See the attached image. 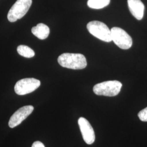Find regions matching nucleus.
<instances>
[{"label": "nucleus", "mask_w": 147, "mask_h": 147, "mask_svg": "<svg viewBox=\"0 0 147 147\" xmlns=\"http://www.w3.org/2000/svg\"><path fill=\"white\" fill-rule=\"evenodd\" d=\"M58 62L64 68L71 69H82L87 65L85 56L80 53H64L58 57Z\"/></svg>", "instance_id": "f257e3e1"}, {"label": "nucleus", "mask_w": 147, "mask_h": 147, "mask_svg": "<svg viewBox=\"0 0 147 147\" xmlns=\"http://www.w3.org/2000/svg\"><path fill=\"white\" fill-rule=\"evenodd\" d=\"M121 87V83L118 81H107L95 84L93 92L98 95L114 96L119 93Z\"/></svg>", "instance_id": "f03ea898"}, {"label": "nucleus", "mask_w": 147, "mask_h": 147, "mask_svg": "<svg viewBox=\"0 0 147 147\" xmlns=\"http://www.w3.org/2000/svg\"><path fill=\"white\" fill-rule=\"evenodd\" d=\"M89 33L105 42H112L111 30L104 23L99 21L89 22L87 25Z\"/></svg>", "instance_id": "7ed1b4c3"}, {"label": "nucleus", "mask_w": 147, "mask_h": 147, "mask_svg": "<svg viewBox=\"0 0 147 147\" xmlns=\"http://www.w3.org/2000/svg\"><path fill=\"white\" fill-rule=\"evenodd\" d=\"M32 2V0H17L8 13V20L14 22L20 19L29 10Z\"/></svg>", "instance_id": "20e7f679"}, {"label": "nucleus", "mask_w": 147, "mask_h": 147, "mask_svg": "<svg viewBox=\"0 0 147 147\" xmlns=\"http://www.w3.org/2000/svg\"><path fill=\"white\" fill-rule=\"evenodd\" d=\"M112 41L119 47L123 50H127L131 47L132 39L129 34L122 28L114 27L111 30Z\"/></svg>", "instance_id": "39448f33"}, {"label": "nucleus", "mask_w": 147, "mask_h": 147, "mask_svg": "<svg viewBox=\"0 0 147 147\" xmlns=\"http://www.w3.org/2000/svg\"><path fill=\"white\" fill-rule=\"evenodd\" d=\"M40 81L34 78H25L18 81L14 86L15 92L23 95L34 92L40 86Z\"/></svg>", "instance_id": "423d86ee"}, {"label": "nucleus", "mask_w": 147, "mask_h": 147, "mask_svg": "<svg viewBox=\"0 0 147 147\" xmlns=\"http://www.w3.org/2000/svg\"><path fill=\"white\" fill-rule=\"evenodd\" d=\"M34 110L31 105L25 106L20 108L11 116L9 121L8 125L11 128H14L20 124L30 116Z\"/></svg>", "instance_id": "0eeeda50"}, {"label": "nucleus", "mask_w": 147, "mask_h": 147, "mask_svg": "<svg viewBox=\"0 0 147 147\" xmlns=\"http://www.w3.org/2000/svg\"><path fill=\"white\" fill-rule=\"evenodd\" d=\"M78 124L84 142L88 144H93L95 140V136L94 131L89 121L84 117H80Z\"/></svg>", "instance_id": "6e6552de"}, {"label": "nucleus", "mask_w": 147, "mask_h": 147, "mask_svg": "<svg viewBox=\"0 0 147 147\" xmlns=\"http://www.w3.org/2000/svg\"><path fill=\"white\" fill-rule=\"evenodd\" d=\"M129 11L138 20H142L144 16V5L141 0H127Z\"/></svg>", "instance_id": "1a4fd4ad"}, {"label": "nucleus", "mask_w": 147, "mask_h": 147, "mask_svg": "<svg viewBox=\"0 0 147 147\" xmlns=\"http://www.w3.org/2000/svg\"><path fill=\"white\" fill-rule=\"evenodd\" d=\"M32 33L39 39L44 40L47 38L50 34V28L47 25L40 23L36 26L33 27Z\"/></svg>", "instance_id": "9d476101"}, {"label": "nucleus", "mask_w": 147, "mask_h": 147, "mask_svg": "<svg viewBox=\"0 0 147 147\" xmlns=\"http://www.w3.org/2000/svg\"><path fill=\"white\" fill-rule=\"evenodd\" d=\"M110 3V0H88L87 5L89 8L99 9L107 6Z\"/></svg>", "instance_id": "9b49d317"}, {"label": "nucleus", "mask_w": 147, "mask_h": 147, "mask_svg": "<svg viewBox=\"0 0 147 147\" xmlns=\"http://www.w3.org/2000/svg\"><path fill=\"white\" fill-rule=\"evenodd\" d=\"M17 51L21 56L26 58H32L35 55L34 51L26 45H19L17 47Z\"/></svg>", "instance_id": "f8f14e48"}, {"label": "nucleus", "mask_w": 147, "mask_h": 147, "mask_svg": "<svg viewBox=\"0 0 147 147\" xmlns=\"http://www.w3.org/2000/svg\"><path fill=\"white\" fill-rule=\"evenodd\" d=\"M140 119L142 121H147V107L140 111L138 114Z\"/></svg>", "instance_id": "ddd939ff"}, {"label": "nucleus", "mask_w": 147, "mask_h": 147, "mask_svg": "<svg viewBox=\"0 0 147 147\" xmlns=\"http://www.w3.org/2000/svg\"><path fill=\"white\" fill-rule=\"evenodd\" d=\"M32 147H45L44 144L40 141H36L34 142Z\"/></svg>", "instance_id": "4468645a"}]
</instances>
